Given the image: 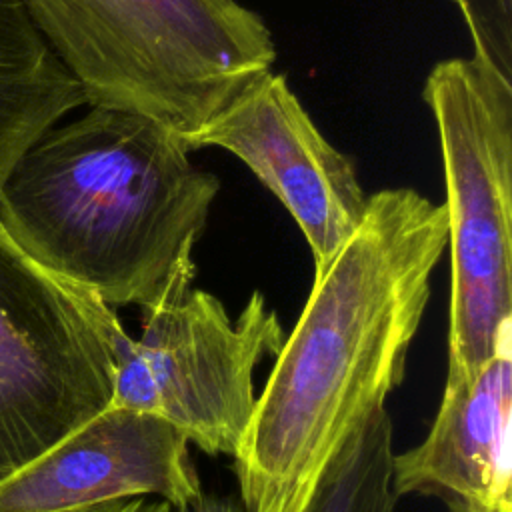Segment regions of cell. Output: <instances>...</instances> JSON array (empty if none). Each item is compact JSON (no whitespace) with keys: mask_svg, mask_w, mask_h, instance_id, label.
<instances>
[{"mask_svg":"<svg viewBox=\"0 0 512 512\" xmlns=\"http://www.w3.org/2000/svg\"><path fill=\"white\" fill-rule=\"evenodd\" d=\"M446 246L444 206L390 188L368 196L360 228L314 266L232 454L244 512L308 510L342 446L402 384Z\"/></svg>","mask_w":512,"mask_h":512,"instance_id":"6da1fadb","label":"cell"},{"mask_svg":"<svg viewBox=\"0 0 512 512\" xmlns=\"http://www.w3.org/2000/svg\"><path fill=\"white\" fill-rule=\"evenodd\" d=\"M512 336L472 376L446 382L426 438L392 456L396 498L420 494L450 512H512Z\"/></svg>","mask_w":512,"mask_h":512,"instance_id":"9c48e42d","label":"cell"},{"mask_svg":"<svg viewBox=\"0 0 512 512\" xmlns=\"http://www.w3.org/2000/svg\"><path fill=\"white\" fill-rule=\"evenodd\" d=\"M112 310L0 228V482L110 406Z\"/></svg>","mask_w":512,"mask_h":512,"instance_id":"8992f818","label":"cell"},{"mask_svg":"<svg viewBox=\"0 0 512 512\" xmlns=\"http://www.w3.org/2000/svg\"><path fill=\"white\" fill-rule=\"evenodd\" d=\"M174 512H244V508H240V504L234 498L212 496L202 492L196 500L174 508Z\"/></svg>","mask_w":512,"mask_h":512,"instance_id":"4fadbf2b","label":"cell"},{"mask_svg":"<svg viewBox=\"0 0 512 512\" xmlns=\"http://www.w3.org/2000/svg\"><path fill=\"white\" fill-rule=\"evenodd\" d=\"M188 150L218 146L240 158L300 226L314 266L328 262L368 210L356 168L310 120L284 74L256 76L198 130Z\"/></svg>","mask_w":512,"mask_h":512,"instance_id":"52a82bcc","label":"cell"},{"mask_svg":"<svg viewBox=\"0 0 512 512\" xmlns=\"http://www.w3.org/2000/svg\"><path fill=\"white\" fill-rule=\"evenodd\" d=\"M170 506L164 500H146V498H130L100 504L86 512H168Z\"/></svg>","mask_w":512,"mask_h":512,"instance_id":"5bb4252c","label":"cell"},{"mask_svg":"<svg viewBox=\"0 0 512 512\" xmlns=\"http://www.w3.org/2000/svg\"><path fill=\"white\" fill-rule=\"evenodd\" d=\"M168 124L90 106L50 126L0 182V228L46 272L112 308L154 306L194 264L220 190Z\"/></svg>","mask_w":512,"mask_h":512,"instance_id":"7a4b0ae2","label":"cell"},{"mask_svg":"<svg viewBox=\"0 0 512 512\" xmlns=\"http://www.w3.org/2000/svg\"><path fill=\"white\" fill-rule=\"evenodd\" d=\"M446 182L452 264L446 382L512 336V82L472 58L438 62L422 90Z\"/></svg>","mask_w":512,"mask_h":512,"instance_id":"277c9868","label":"cell"},{"mask_svg":"<svg viewBox=\"0 0 512 512\" xmlns=\"http://www.w3.org/2000/svg\"><path fill=\"white\" fill-rule=\"evenodd\" d=\"M186 438L166 422L108 406L0 482V512H86L158 496L178 508L202 494Z\"/></svg>","mask_w":512,"mask_h":512,"instance_id":"ba28073f","label":"cell"},{"mask_svg":"<svg viewBox=\"0 0 512 512\" xmlns=\"http://www.w3.org/2000/svg\"><path fill=\"white\" fill-rule=\"evenodd\" d=\"M472 36L474 58L512 82V0H452Z\"/></svg>","mask_w":512,"mask_h":512,"instance_id":"7c38bea8","label":"cell"},{"mask_svg":"<svg viewBox=\"0 0 512 512\" xmlns=\"http://www.w3.org/2000/svg\"><path fill=\"white\" fill-rule=\"evenodd\" d=\"M194 276L196 264L182 268L142 310L138 340L114 310L108 314L110 406L158 418L206 454L232 456L256 404L254 370L286 336L262 292L254 290L232 320L216 296L194 288Z\"/></svg>","mask_w":512,"mask_h":512,"instance_id":"5b68a950","label":"cell"},{"mask_svg":"<svg viewBox=\"0 0 512 512\" xmlns=\"http://www.w3.org/2000/svg\"><path fill=\"white\" fill-rule=\"evenodd\" d=\"M392 420L380 406L342 446L306 512H394Z\"/></svg>","mask_w":512,"mask_h":512,"instance_id":"8fae6325","label":"cell"},{"mask_svg":"<svg viewBox=\"0 0 512 512\" xmlns=\"http://www.w3.org/2000/svg\"><path fill=\"white\" fill-rule=\"evenodd\" d=\"M86 104L134 110L186 136L256 76L276 48L234 0H22Z\"/></svg>","mask_w":512,"mask_h":512,"instance_id":"3957f363","label":"cell"},{"mask_svg":"<svg viewBox=\"0 0 512 512\" xmlns=\"http://www.w3.org/2000/svg\"><path fill=\"white\" fill-rule=\"evenodd\" d=\"M86 96L22 0H0V182L16 156Z\"/></svg>","mask_w":512,"mask_h":512,"instance_id":"30bf717a","label":"cell"}]
</instances>
